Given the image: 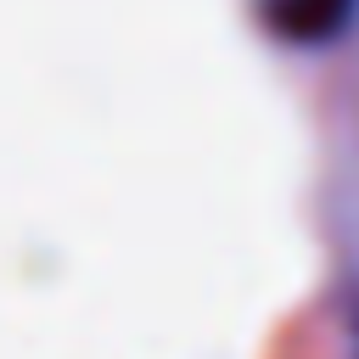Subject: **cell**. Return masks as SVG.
I'll return each mask as SVG.
<instances>
[{
	"instance_id": "1",
	"label": "cell",
	"mask_w": 359,
	"mask_h": 359,
	"mask_svg": "<svg viewBox=\"0 0 359 359\" xmlns=\"http://www.w3.org/2000/svg\"><path fill=\"white\" fill-rule=\"evenodd\" d=\"M258 17L275 39L325 45L359 17V0H258Z\"/></svg>"
}]
</instances>
